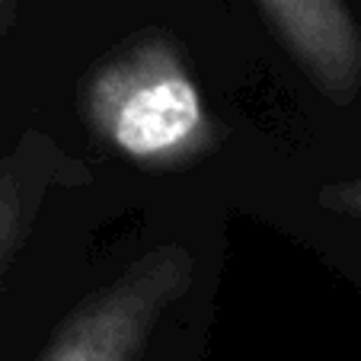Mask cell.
<instances>
[{
	"instance_id": "2",
	"label": "cell",
	"mask_w": 361,
	"mask_h": 361,
	"mask_svg": "<svg viewBox=\"0 0 361 361\" xmlns=\"http://www.w3.org/2000/svg\"><path fill=\"white\" fill-rule=\"evenodd\" d=\"M185 256H154L68 323L45 361H131L164 304L183 288Z\"/></svg>"
},
{
	"instance_id": "3",
	"label": "cell",
	"mask_w": 361,
	"mask_h": 361,
	"mask_svg": "<svg viewBox=\"0 0 361 361\" xmlns=\"http://www.w3.org/2000/svg\"><path fill=\"white\" fill-rule=\"evenodd\" d=\"M304 68L326 90L355 83L361 48L342 0H259Z\"/></svg>"
},
{
	"instance_id": "1",
	"label": "cell",
	"mask_w": 361,
	"mask_h": 361,
	"mask_svg": "<svg viewBox=\"0 0 361 361\" xmlns=\"http://www.w3.org/2000/svg\"><path fill=\"white\" fill-rule=\"evenodd\" d=\"M87 109L99 135L144 164H170L204 147L208 116L192 77L166 45L147 42L102 68Z\"/></svg>"
}]
</instances>
